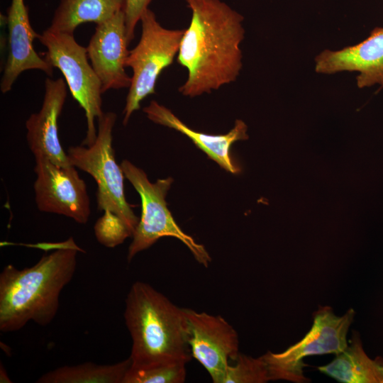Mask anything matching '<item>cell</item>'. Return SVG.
I'll list each match as a JSON object with an SVG mask.
<instances>
[{"instance_id": "7", "label": "cell", "mask_w": 383, "mask_h": 383, "mask_svg": "<svg viewBox=\"0 0 383 383\" xmlns=\"http://www.w3.org/2000/svg\"><path fill=\"white\" fill-rule=\"evenodd\" d=\"M38 40L46 48L43 57L62 73L73 98L84 111L87 128L82 145L89 146L97 135L95 120L104 111L101 84L88 62L87 48L79 45L73 34L48 28L40 34Z\"/></svg>"}, {"instance_id": "19", "label": "cell", "mask_w": 383, "mask_h": 383, "mask_svg": "<svg viewBox=\"0 0 383 383\" xmlns=\"http://www.w3.org/2000/svg\"><path fill=\"white\" fill-rule=\"evenodd\" d=\"M232 362L226 370L222 383H266L270 381L262 355L253 357L240 353Z\"/></svg>"}, {"instance_id": "4", "label": "cell", "mask_w": 383, "mask_h": 383, "mask_svg": "<svg viewBox=\"0 0 383 383\" xmlns=\"http://www.w3.org/2000/svg\"><path fill=\"white\" fill-rule=\"evenodd\" d=\"M116 118L114 112H104L98 118L94 143L89 146H70L67 151L71 165L90 174L96 183L97 209L104 215L94 230L97 240L108 248L132 236L139 222L126 199L125 175L115 159L112 132Z\"/></svg>"}, {"instance_id": "9", "label": "cell", "mask_w": 383, "mask_h": 383, "mask_svg": "<svg viewBox=\"0 0 383 383\" xmlns=\"http://www.w3.org/2000/svg\"><path fill=\"white\" fill-rule=\"evenodd\" d=\"M35 160L33 187L38 210L87 223L91 213L90 201L87 185L76 167L59 166L45 158Z\"/></svg>"}, {"instance_id": "23", "label": "cell", "mask_w": 383, "mask_h": 383, "mask_svg": "<svg viewBox=\"0 0 383 383\" xmlns=\"http://www.w3.org/2000/svg\"><path fill=\"white\" fill-rule=\"evenodd\" d=\"M379 85L381 86V87H383V80Z\"/></svg>"}, {"instance_id": "10", "label": "cell", "mask_w": 383, "mask_h": 383, "mask_svg": "<svg viewBox=\"0 0 383 383\" xmlns=\"http://www.w3.org/2000/svg\"><path fill=\"white\" fill-rule=\"evenodd\" d=\"M192 357L208 372L213 382L222 383L230 362L239 352L238 335L222 316L185 309Z\"/></svg>"}, {"instance_id": "22", "label": "cell", "mask_w": 383, "mask_h": 383, "mask_svg": "<svg viewBox=\"0 0 383 383\" xmlns=\"http://www.w3.org/2000/svg\"><path fill=\"white\" fill-rule=\"evenodd\" d=\"M0 382L1 383L11 382L10 378L9 377L7 374V372L5 368L4 367V366H2V364H1V367H0Z\"/></svg>"}, {"instance_id": "1", "label": "cell", "mask_w": 383, "mask_h": 383, "mask_svg": "<svg viewBox=\"0 0 383 383\" xmlns=\"http://www.w3.org/2000/svg\"><path fill=\"white\" fill-rule=\"evenodd\" d=\"M185 1L192 18L177 60L188 75L179 91L196 97L234 82L240 75L244 18L221 0Z\"/></svg>"}, {"instance_id": "16", "label": "cell", "mask_w": 383, "mask_h": 383, "mask_svg": "<svg viewBox=\"0 0 383 383\" xmlns=\"http://www.w3.org/2000/svg\"><path fill=\"white\" fill-rule=\"evenodd\" d=\"M318 370L343 383H383V358L365 353L358 332L353 331L346 348Z\"/></svg>"}, {"instance_id": "2", "label": "cell", "mask_w": 383, "mask_h": 383, "mask_svg": "<svg viewBox=\"0 0 383 383\" xmlns=\"http://www.w3.org/2000/svg\"><path fill=\"white\" fill-rule=\"evenodd\" d=\"M82 250L72 238L61 243L30 267L18 270L12 265L0 274V331H17L28 321L47 326L55 318L63 288L77 268Z\"/></svg>"}, {"instance_id": "20", "label": "cell", "mask_w": 383, "mask_h": 383, "mask_svg": "<svg viewBox=\"0 0 383 383\" xmlns=\"http://www.w3.org/2000/svg\"><path fill=\"white\" fill-rule=\"evenodd\" d=\"M187 362L177 361L143 369H129L123 383H182Z\"/></svg>"}, {"instance_id": "14", "label": "cell", "mask_w": 383, "mask_h": 383, "mask_svg": "<svg viewBox=\"0 0 383 383\" xmlns=\"http://www.w3.org/2000/svg\"><path fill=\"white\" fill-rule=\"evenodd\" d=\"M9 53L0 83L3 94L9 92L18 76L30 70L52 75L53 67L34 50L33 40L40 34L33 29L24 0H11L7 10Z\"/></svg>"}, {"instance_id": "13", "label": "cell", "mask_w": 383, "mask_h": 383, "mask_svg": "<svg viewBox=\"0 0 383 383\" xmlns=\"http://www.w3.org/2000/svg\"><path fill=\"white\" fill-rule=\"evenodd\" d=\"M315 71L325 74L357 72L359 88L380 84L383 80V27H376L356 45L323 50L315 58Z\"/></svg>"}, {"instance_id": "3", "label": "cell", "mask_w": 383, "mask_h": 383, "mask_svg": "<svg viewBox=\"0 0 383 383\" xmlns=\"http://www.w3.org/2000/svg\"><path fill=\"white\" fill-rule=\"evenodd\" d=\"M125 303L132 339L131 369L191 360L184 308L140 281L131 285Z\"/></svg>"}, {"instance_id": "5", "label": "cell", "mask_w": 383, "mask_h": 383, "mask_svg": "<svg viewBox=\"0 0 383 383\" xmlns=\"http://www.w3.org/2000/svg\"><path fill=\"white\" fill-rule=\"evenodd\" d=\"M120 165L125 177L139 194L142 205L141 216L128 248V262H130L136 254L149 248L160 238L170 236L182 241L195 260L207 267L211 258L205 247L181 229L167 208L165 197L173 179H159L152 183L146 173L129 160H123Z\"/></svg>"}, {"instance_id": "11", "label": "cell", "mask_w": 383, "mask_h": 383, "mask_svg": "<svg viewBox=\"0 0 383 383\" xmlns=\"http://www.w3.org/2000/svg\"><path fill=\"white\" fill-rule=\"evenodd\" d=\"M130 44L123 10L96 25L87 47L88 58L99 77L102 92L129 88L131 77L126 72Z\"/></svg>"}, {"instance_id": "15", "label": "cell", "mask_w": 383, "mask_h": 383, "mask_svg": "<svg viewBox=\"0 0 383 383\" xmlns=\"http://www.w3.org/2000/svg\"><path fill=\"white\" fill-rule=\"evenodd\" d=\"M148 119L185 135L225 170L236 174L240 172V167L235 163L231 154L232 145L238 140L248 139V126L242 120L235 121L233 128L223 135H211L196 131L187 126L169 109L156 101H151L143 109Z\"/></svg>"}, {"instance_id": "18", "label": "cell", "mask_w": 383, "mask_h": 383, "mask_svg": "<svg viewBox=\"0 0 383 383\" xmlns=\"http://www.w3.org/2000/svg\"><path fill=\"white\" fill-rule=\"evenodd\" d=\"M130 357L112 365L84 362L73 366H63L40 377L38 383H123L131 368Z\"/></svg>"}, {"instance_id": "12", "label": "cell", "mask_w": 383, "mask_h": 383, "mask_svg": "<svg viewBox=\"0 0 383 383\" xmlns=\"http://www.w3.org/2000/svg\"><path fill=\"white\" fill-rule=\"evenodd\" d=\"M67 86L61 77L46 78L41 108L26 121V140L35 159L45 158L62 167L72 165L58 136L57 121L66 101Z\"/></svg>"}, {"instance_id": "8", "label": "cell", "mask_w": 383, "mask_h": 383, "mask_svg": "<svg viewBox=\"0 0 383 383\" xmlns=\"http://www.w3.org/2000/svg\"><path fill=\"white\" fill-rule=\"evenodd\" d=\"M355 314L350 308L338 316L331 306H320L313 314L311 329L303 338L281 353L267 351L262 355L270 381L309 382L310 379L304 374V359L317 355H338L343 351L348 345L347 335Z\"/></svg>"}, {"instance_id": "17", "label": "cell", "mask_w": 383, "mask_h": 383, "mask_svg": "<svg viewBox=\"0 0 383 383\" xmlns=\"http://www.w3.org/2000/svg\"><path fill=\"white\" fill-rule=\"evenodd\" d=\"M123 0H60L48 29L73 34L82 23L96 25L123 10Z\"/></svg>"}, {"instance_id": "21", "label": "cell", "mask_w": 383, "mask_h": 383, "mask_svg": "<svg viewBox=\"0 0 383 383\" xmlns=\"http://www.w3.org/2000/svg\"><path fill=\"white\" fill-rule=\"evenodd\" d=\"M152 0H123L127 38L131 43L135 36V29L143 13L148 9Z\"/></svg>"}, {"instance_id": "6", "label": "cell", "mask_w": 383, "mask_h": 383, "mask_svg": "<svg viewBox=\"0 0 383 383\" xmlns=\"http://www.w3.org/2000/svg\"><path fill=\"white\" fill-rule=\"evenodd\" d=\"M140 21V38L135 47L129 50L126 61V67L131 68L133 74L123 109V125L140 109L145 98L155 94L158 77L178 54L184 32L164 28L150 9L143 13Z\"/></svg>"}]
</instances>
